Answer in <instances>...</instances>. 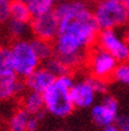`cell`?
I'll return each instance as SVG.
<instances>
[{
	"mask_svg": "<svg viewBox=\"0 0 129 131\" xmlns=\"http://www.w3.org/2000/svg\"><path fill=\"white\" fill-rule=\"evenodd\" d=\"M6 24H7V26H6L7 34H8V36H10L11 38H13V41L27 38V36L31 34L30 23L12 20V19H10Z\"/></svg>",
	"mask_w": 129,
	"mask_h": 131,
	"instance_id": "obj_15",
	"label": "cell"
},
{
	"mask_svg": "<svg viewBox=\"0 0 129 131\" xmlns=\"http://www.w3.org/2000/svg\"><path fill=\"white\" fill-rule=\"evenodd\" d=\"M17 1H21V3H25V4H27L28 1H31V0H17Z\"/></svg>",
	"mask_w": 129,
	"mask_h": 131,
	"instance_id": "obj_27",
	"label": "cell"
},
{
	"mask_svg": "<svg viewBox=\"0 0 129 131\" xmlns=\"http://www.w3.org/2000/svg\"><path fill=\"white\" fill-rule=\"evenodd\" d=\"M52 131H58V130H52Z\"/></svg>",
	"mask_w": 129,
	"mask_h": 131,
	"instance_id": "obj_29",
	"label": "cell"
},
{
	"mask_svg": "<svg viewBox=\"0 0 129 131\" xmlns=\"http://www.w3.org/2000/svg\"><path fill=\"white\" fill-rule=\"evenodd\" d=\"M31 42H32V45L41 62H45L49 59H51L52 56H54L53 42L38 39V38H33V39H31Z\"/></svg>",
	"mask_w": 129,
	"mask_h": 131,
	"instance_id": "obj_16",
	"label": "cell"
},
{
	"mask_svg": "<svg viewBox=\"0 0 129 131\" xmlns=\"http://www.w3.org/2000/svg\"><path fill=\"white\" fill-rule=\"evenodd\" d=\"M10 20V0H0V24Z\"/></svg>",
	"mask_w": 129,
	"mask_h": 131,
	"instance_id": "obj_21",
	"label": "cell"
},
{
	"mask_svg": "<svg viewBox=\"0 0 129 131\" xmlns=\"http://www.w3.org/2000/svg\"><path fill=\"white\" fill-rule=\"evenodd\" d=\"M13 74V61L10 47L0 45V76H8Z\"/></svg>",
	"mask_w": 129,
	"mask_h": 131,
	"instance_id": "obj_17",
	"label": "cell"
},
{
	"mask_svg": "<svg viewBox=\"0 0 129 131\" xmlns=\"http://www.w3.org/2000/svg\"><path fill=\"white\" fill-rule=\"evenodd\" d=\"M123 36H124V38H126L127 43L129 44V26L126 29V31H124V35H123Z\"/></svg>",
	"mask_w": 129,
	"mask_h": 131,
	"instance_id": "obj_24",
	"label": "cell"
},
{
	"mask_svg": "<svg viewBox=\"0 0 129 131\" xmlns=\"http://www.w3.org/2000/svg\"><path fill=\"white\" fill-rule=\"evenodd\" d=\"M112 1H124V0H112Z\"/></svg>",
	"mask_w": 129,
	"mask_h": 131,
	"instance_id": "obj_28",
	"label": "cell"
},
{
	"mask_svg": "<svg viewBox=\"0 0 129 131\" xmlns=\"http://www.w3.org/2000/svg\"><path fill=\"white\" fill-rule=\"evenodd\" d=\"M54 79L56 76L45 67H39L33 73H31L26 79H24V85L27 91L43 94L52 85Z\"/></svg>",
	"mask_w": 129,
	"mask_h": 131,
	"instance_id": "obj_11",
	"label": "cell"
},
{
	"mask_svg": "<svg viewBox=\"0 0 129 131\" xmlns=\"http://www.w3.org/2000/svg\"><path fill=\"white\" fill-rule=\"evenodd\" d=\"M53 11L59 23L53 41L54 56L71 72L85 66L88 51L97 42L99 29L85 0H65L56 5Z\"/></svg>",
	"mask_w": 129,
	"mask_h": 131,
	"instance_id": "obj_1",
	"label": "cell"
},
{
	"mask_svg": "<svg viewBox=\"0 0 129 131\" xmlns=\"http://www.w3.org/2000/svg\"><path fill=\"white\" fill-rule=\"evenodd\" d=\"M10 19L30 23V20L32 19V14L28 10L27 4L17 0L10 1Z\"/></svg>",
	"mask_w": 129,
	"mask_h": 131,
	"instance_id": "obj_14",
	"label": "cell"
},
{
	"mask_svg": "<svg viewBox=\"0 0 129 131\" xmlns=\"http://www.w3.org/2000/svg\"><path fill=\"white\" fill-rule=\"evenodd\" d=\"M58 18L54 11L32 17L30 20V31L33 38L53 42L58 35Z\"/></svg>",
	"mask_w": 129,
	"mask_h": 131,
	"instance_id": "obj_9",
	"label": "cell"
},
{
	"mask_svg": "<svg viewBox=\"0 0 129 131\" xmlns=\"http://www.w3.org/2000/svg\"><path fill=\"white\" fill-rule=\"evenodd\" d=\"M87 3H92V4H96V3H98L99 0H85Z\"/></svg>",
	"mask_w": 129,
	"mask_h": 131,
	"instance_id": "obj_26",
	"label": "cell"
},
{
	"mask_svg": "<svg viewBox=\"0 0 129 131\" xmlns=\"http://www.w3.org/2000/svg\"><path fill=\"white\" fill-rule=\"evenodd\" d=\"M39 119V116H33L20 107L10 116L6 123V129L7 131H36Z\"/></svg>",
	"mask_w": 129,
	"mask_h": 131,
	"instance_id": "obj_10",
	"label": "cell"
},
{
	"mask_svg": "<svg viewBox=\"0 0 129 131\" xmlns=\"http://www.w3.org/2000/svg\"><path fill=\"white\" fill-rule=\"evenodd\" d=\"M45 68L48 69L49 72H51L56 78L61 75H65V74H69L70 70L68 69V67L62 62L61 60L58 59L57 56H52L51 59H49L48 61H45Z\"/></svg>",
	"mask_w": 129,
	"mask_h": 131,
	"instance_id": "obj_19",
	"label": "cell"
},
{
	"mask_svg": "<svg viewBox=\"0 0 129 131\" xmlns=\"http://www.w3.org/2000/svg\"><path fill=\"white\" fill-rule=\"evenodd\" d=\"M10 50L13 61L14 74L18 78L26 79L31 73L40 67L41 61L28 38L13 41L10 45Z\"/></svg>",
	"mask_w": 129,
	"mask_h": 131,
	"instance_id": "obj_4",
	"label": "cell"
},
{
	"mask_svg": "<svg viewBox=\"0 0 129 131\" xmlns=\"http://www.w3.org/2000/svg\"><path fill=\"white\" fill-rule=\"evenodd\" d=\"M50 1H51L52 4H53L54 6H56V5H58V4H61V3H63V1H65V0H50Z\"/></svg>",
	"mask_w": 129,
	"mask_h": 131,
	"instance_id": "obj_25",
	"label": "cell"
},
{
	"mask_svg": "<svg viewBox=\"0 0 129 131\" xmlns=\"http://www.w3.org/2000/svg\"><path fill=\"white\" fill-rule=\"evenodd\" d=\"M27 6L32 17H36V16H40V14L53 11L54 5L50 0H31L27 3Z\"/></svg>",
	"mask_w": 129,
	"mask_h": 131,
	"instance_id": "obj_18",
	"label": "cell"
},
{
	"mask_svg": "<svg viewBox=\"0 0 129 131\" xmlns=\"http://www.w3.org/2000/svg\"><path fill=\"white\" fill-rule=\"evenodd\" d=\"M112 79L120 85L129 87V61L119 62L112 74Z\"/></svg>",
	"mask_w": 129,
	"mask_h": 131,
	"instance_id": "obj_20",
	"label": "cell"
},
{
	"mask_svg": "<svg viewBox=\"0 0 129 131\" xmlns=\"http://www.w3.org/2000/svg\"><path fill=\"white\" fill-rule=\"evenodd\" d=\"M92 16L99 30H117L129 21V10L123 1L99 0L92 8Z\"/></svg>",
	"mask_w": 129,
	"mask_h": 131,
	"instance_id": "obj_3",
	"label": "cell"
},
{
	"mask_svg": "<svg viewBox=\"0 0 129 131\" xmlns=\"http://www.w3.org/2000/svg\"><path fill=\"white\" fill-rule=\"evenodd\" d=\"M107 88V81L95 79L90 75L75 80L71 88L75 108H90L97 101L98 95L105 94Z\"/></svg>",
	"mask_w": 129,
	"mask_h": 131,
	"instance_id": "obj_5",
	"label": "cell"
},
{
	"mask_svg": "<svg viewBox=\"0 0 129 131\" xmlns=\"http://www.w3.org/2000/svg\"><path fill=\"white\" fill-rule=\"evenodd\" d=\"M117 64L119 62L98 45H94L89 50L85 60V67L88 69L89 75L103 81L112 79V74Z\"/></svg>",
	"mask_w": 129,
	"mask_h": 131,
	"instance_id": "obj_6",
	"label": "cell"
},
{
	"mask_svg": "<svg viewBox=\"0 0 129 131\" xmlns=\"http://www.w3.org/2000/svg\"><path fill=\"white\" fill-rule=\"evenodd\" d=\"M21 107L33 116H43V112L45 111L44 108V99L43 94L27 91L26 93H23L21 98Z\"/></svg>",
	"mask_w": 129,
	"mask_h": 131,
	"instance_id": "obj_13",
	"label": "cell"
},
{
	"mask_svg": "<svg viewBox=\"0 0 129 131\" xmlns=\"http://www.w3.org/2000/svg\"><path fill=\"white\" fill-rule=\"evenodd\" d=\"M115 124L120 129V131H129V114L119 113Z\"/></svg>",
	"mask_w": 129,
	"mask_h": 131,
	"instance_id": "obj_22",
	"label": "cell"
},
{
	"mask_svg": "<svg viewBox=\"0 0 129 131\" xmlns=\"http://www.w3.org/2000/svg\"><path fill=\"white\" fill-rule=\"evenodd\" d=\"M74 81L75 79L70 75V73L57 76L51 86L43 93L44 108L52 117H69L75 110V105L71 98V88Z\"/></svg>",
	"mask_w": 129,
	"mask_h": 131,
	"instance_id": "obj_2",
	"label": "cell"
},
{
	"mask_svg": "<svg viewBox=\"0 0 129 131\" xmlns=\"http://www.w3.org/2000/svg\"><path fill=\"white\" fill-rule=\"evenodd\" d=\"M120 113L119 101L115 97L105 93L102 98L97 100L90 107V117L91 121L97 126L103 128L107 125L115 124L116 118Z\"/></svg>",
	"mask_w": 129,
	"mask_h": 131,
	"instance_id": "obj_8",
	"label": "cell"
},
{
	"mask_svg": "<svg viewBox=\"0 0 129 131\" xmlns=\"http://www.w3.org/2000/svg\"><path fill=\"white\" fill-rule=\"evenodd\" d=\"M101 131H120V129L116 126V124H111V125H107L101 128Z\"/></svg>",
	"mask_w": 129,
	"mask_h": 131,
	"instance_id": "obj_23",
	"label": "cell"
},
{
	"mask_svg": "<svg viewBox=\"0 0 129 131\" xmlns=\"http://www.w3.org/2000/svg\"><path fill=\"white\" fill-rule=\"evenodd\" d=\"M96 45L109 52L117 62L129 61V44L117 30H99Z\"/></svg>",
	"mask_w": 129,
	"mask_h": 131,
	"instance_id": "obj_7",
	"label": "cell"
},
{
	"mask_svg": "<svg viewBox=\"0 0 129 131\" xmlns=\"http://www.w3.org/2000/svg\"><path fill=\"white\" fill-rule=\"evenodd\" d=\"M25 85L16 74L0 76V103H6L16 99L24 93Z\"/></svg>",
	"mask_w": 129,
	"mask_h": 131,
	"instance_id": "obj_12",
	"label": "cell"
}]
</instances>
